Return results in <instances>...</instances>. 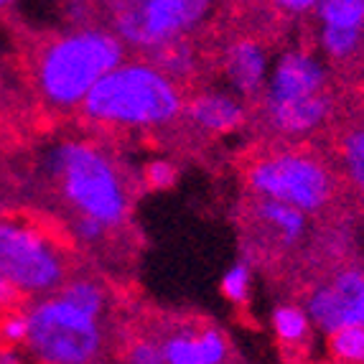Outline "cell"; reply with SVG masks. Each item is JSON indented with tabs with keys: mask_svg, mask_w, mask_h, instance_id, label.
I'll return each instance as SVG.
<instances>
[{
	"mask_svg": "<svg viewBox=\"0 0 364 364\" xmlns=\"http://www.w3.org/2000/svg\"><path fill=\"white\" fill-rule=\"evenodd\" d=\"M166 364H225L227 336L219 328H181L161 341Z\"/></svg>",
	"mask_w": 364,
	"mask_h": 364,
	"instance_id": "cell-12",
	"label": "cell"
},
{
	"mask_svg": "<svg viewBox=\"0 0 364 364\" xmlns=\"http://www.w3.org/2000/svg\"><path fill=\"white\" fill-rule=\"evenodd\" d=\"M270 54L255 38H237L222 54V69H225L227 85L237 97H257L262 95L270 77Z\"/></svg>",
	"mask_w": 364,
	"mask_h": 364,
	"instance_id": "cell-10",
	"label": "cell"
},
{
	"mask_svg": "<svg viewBox=\"0 0 364 364\" xmlns=\"http://www.w3.org/2000/svg\"><path fill=\"white\" fill-rule=\"evenodd\" d=\"M107 227H102L95 219H85V217H72V235L74 240L85 245H97L107 237Z\"/></svg>",
	"mask_w": 364,
	"mask_h": 364,
	"instance_id": "cell-26",
	"label": "cell"
},
{
	"mask_svg": "<svg viewBox=\"0 0 364 364\" xmlns=\"http://www.w3.org/2000/svg\"><path fill=\"white\" fill-rule=\"evenodd\" d=\"M188 122L204 133L230 135L247 122V107L237 95L227 90H204L183 102Z\"/></svg>",
	"mask_w": 364,
	"mask_h": 364,
	"instance_id": "cell-11",
	"label": "cell"
},
{
	"mask_svg": "<svg viewBox=\"0 0 364 364\" xmlns=\"http://www.w3.org/2000/svg\"><path fill=\"white\" fill-rule=\"evenodd\" d=\"M0 278L21 298L54 296L69 280V257L31 219L0 217Z\"/></svg>",
	"mask_w": 364,
	"mask_h": 364,
	"instance_id": "cell-5",
	"label": "cell"
},
{
	"mask_svg": "<svg viewBox=\"0 0 364 364\" xmlns=\"http://www.w3.org/2000/svg\"><path fill=\"white\" fill-rule=\"evenodd\" d=\"M334 97L318 95V97L301 100V102H280V105H262V115L267 125L280 135H309L316 128H321L331 115Z\"/></svg>",
	"mask_w": 364,
	"mask_h": 364,
	"instance_id": "cell-13",
	"label": "cell"
},
{
	"mask_svg": "<svg viewBox=\"0 0 364 364\" xmlns=\"http://www.w3.org/2000/svg\"><path fill=\"white\" fill-rule=\"evenodd\" d=\"M3 8H8V3H3V0H0V11H3Z\"/></svg>",
	"mask_w": 364,
	"mask_h": 364,
	"instance_id": "cell-30",
	"label": "cell"
},
{
	"mask_svg": "<svg viewBox=\"0 0 364 364\" xmlns=\"http://www.w3.org/2000/svg\"><path fill=\"white\" fill-rule=\"evenodd\" d=\"M318 26L364 33V0H321L314 11Z\"/></svg>",
	"mask_w": 364,
	"mask_h": 364,
	"instance_id": "cell-16",
	"label": "cell"
},
{
	"mask_svg": "<svg viewBox=\"0 0 364 364\" xmlns=\"http://www.w3.org/2000/svg\"><path fill=\"white\" fill-rule=\"evenodd\" d=\"M278 8L283 13H314L316 3L314 0H283V3H278Z\"/></svg>",
	"mask_w": 364,
	"mask_h": 364,
	"instance_id": "cell-28",
	"label": "cell"
},
{
	"mask_svg": "<svg viewBox=\"0 0 364 364\" xmlns=\"http://www.w3.org/2000/svg\"><path fill=\"white\" fill-rule=\"evenodd\" d=\"M56 296L64 298L74 309L85 311L92 318H97V321H102L109 306L105 286L97 278H90V275H69V280L56 291Z\"/></svg>",
	"mask_w": 364,
	"mask_h": 364,
	"instance_id": "cell-15",
	"label": "cell"
},
{
	"mask_svg": "<svg viewBox=\"0 0 364 364\" xmlns=\"http://www.w3.org/2000/svg\"><path fill=\"white\" fill-rule=\"evenodd\" d=\"M79 109L85 120L109 128H166L183 112V92L151 61H122Z\"/></svg>",
	"mask_w": 364,
	"mask_h": 364,
	"instance_id": "cell-3",
	"label": "cell"
},
{
	"mask_svg": "<svg viewBox=\"0 0 364 364\" xmlns=\"http://www.w3.org/2000/svg\"><path fill=\"white\" fill-rule=\"evenodd\" d=\"M214 11L207 0H133L109 6V31L125 49L156 54L199 28Z\"/></svg>",
	"mask_w": 364,
	"mask_h": 364,
	"instance_id": "cell-6",
	"label": "cell"
},
{
	"mask_svg": "<svg viewBox=\"0 0 364 364\" xmlns=\"http://www.w3.org/2000/svg\"><path fill=\"white\" fill-rule=\"evenodd\" d=\"M28 321L26 357L36 364H97L105 352L102 321L64 298L43 296L23 309Z\"/></svg>",
	"mask_w": 364,
	"mask_h": 364,
	"instance_id": "cell-4",
	"label": "cell"
},
{
	"mask_svg": "<svg viewBox=\"0 0 364 364\" xmlns=\"http://www.w3.org/2000/svg\"><path fill=\"white\" fill-rule=\"evenodd\" d=\"M318 46L323 56L331 61H349L362 51L364 33L359 31H341V28H326L318 26Z\"/></svg>",
	"mask_w": 364,
	"mask_h": 364,
	"instance_id": "cell-18",
	"label": "cell"
},
{
	"mask_svg": "<svg viewBox=\"0 0 364 364\" xmlns=\"http://www.w3.org/2000/svg\"><path fill=\"white\" fill-rule=\"evenodd\" d=\"M247 183L257 199L278 201L306 217L334 199L336 181L316 156L298 151L270 153L250 166Z\"/></svg>",
	"mask_w": 364,
	"mask_h": 364,
	"instance_id": "cell-7",
	"label": "cell"
},
{
	"mask_svg": "<svg viewBox=\"0 0 364 364\" xmlns=\"http://www.w3.org/2000/svg\"><path fill=\"white\" fill-rule=\"evenodd\" d=\"M125 61V46L107 26H79L43 43L33 61L38 97L54 109L82 107L97 82Z\"/></svg>",
	"mask_w": 364,
	"mask_h": 364,
	"instance_id": "cell-1",
	"label": "cell"
},
{
	"mask_svg": "<svg viewBox=\"0 0 364 364\" xmlns=\"http://www.w3.org/2000/svg\"><path fill=\"white\" fill-rule=\"evenodd\" d=\"M176 178H178L176 166L171 164V161H166V158H156V161H151L143 168V181L153 191H166V188H171L176 183Z\"/></svg>",
	"mask_w": 364,
	"mask_h": 364,
	"instance_id": "cell-24",
	"label": "cell"
},
{
	"mask_svg": "<svg viewBox=\"0 0 364 364\" xmlns=\"http://www.w3.org/2000/svg\"><path fill=\"white\" fill-rule=\"evenodd\" d=\"M28 336V321H26L23 309H11L0 314V346L8 349H21L26 346Z\"/></svg>",
	"mask_w": 364,
	"mask_h": 364,
	"instance_id": "cell-23",
	"label": "cell"
},
{
	"mask_svg": "<svg viewBox=\"0 0 364 364\" xmlns=\"http://www.w3.org/2000/svg\"><path fill=\"white\" fill-rule=\"evenodd\" d=\"M304 311L311 326L326 336L346 326H364V267H346L318 283Z\"/></svg>",
	"mask_w": 364,
	"mask_h": 364,
	"instance_id": "cell-8",
	"label": "cell"
},
{
	"mask_svg": "<svg viewBox=\"0 0 364 364\" xmlns=\"http://www.w3.org/2000/svg\"><path fill=\"white\" fill-rule=\"evenodd\" d=\"M328 95V67L306 49H288L273 61L262 90V105L301 102Z\"/></svg>",
	"mask_w": 364,
	"mask_h": 364,
	"instance_id": "cell-9",
	"label": "cell"
},
{
	"mask_svg": "<svg viewBox=\"0 0 364 364\" xmlns=\"http://www.w3.org/2000/svg\"><path fill=\"white\" fill-rule=\"evenodd\" d=\"M0 364H28V357L18 349H8L0 346Z\"/></svg>",
	"mask_w": 364,
	"mask_h": 364,
	"instance_id": "cell-29",
	"label": "cell"
},
{
	"mask_svg": "<svg viewBox=\"0 0 364 364\" xmlns=\"http://www.w3.org/2000/svg\"><path fill=\"white\" fill-rule=\"evenodd\" d=\"M151 64H156L161 72L168 74L173 82H178V79L188 77V74L194 72V51L186 43V38L183 41H173L168 46H164V49H158L153 54Z\"/></svg>",
	"mask_w": 364,
	"mask_h": 364,
	"instance_id": "cell-19",
	"label": "cell"
},
{
	"mask_svg": "<svg viewBox=\"0 0 364 364\" xmlns=\"http://www.w3.org/2000/svg\"><path fill=\"white\" fill-rule=\"evenodd\" d=\"M328 352L339 364H364V326H346L328 336Z\"/></svg>",
	"mask_w": 364,
	"mask_h": 364,
	"instance_id": "cell-21",
	"label": "cell"
},
{
	"mask_svg": "<svg viewBox=\"0 0 364 364\" xmlns=\"http://www.w3.org/2000/svg\"><path fill=\"white\" fill-rule=\"evenodd\" d=\"M43 168L61 201L72 209V217L95 219L107 230L128 222V183L100 146L87 140H59L43 153Z\"/></svg>",
	"mask_w": 364,
	"mask_h": 364,
	"instance_id": "cell-2",
	"label": "cell"
},
{
	"mask_svg": "<svg viewBox=\"0 0 364 364\" xmlns=\"http://www.w3.org/2000/svg\"><path fill=\"white\" fill-rule=\"evenodd\" d=\"M252 293V267L250 262L240 260L232 267H227L222 275V296L235 306H245Z\"/></svg>",
	"mask_w": 364,
	"mask_h": 364,
	"instance_id": "cell-22",
	"label": "cell"
},
{
	"mask_svg": "<svg viewBox=\"0 0 364 364\" xmlns=\"http://www.w3.org/2000/svg\"><path fill=\"white\" fill-rule=\"evenodd\" d=\"M125 364H166L161 341L135 339L125 352Z\"/></svg>",
	"mask_w": 364,
	"mask_h": 364,
	"instance_id": "cell-25",
	"label": "cell"
},
{
	"mask_svg": "<svg viewBox=\"0 0 364 364\" xmlns=\"http://www.w3.org/2000/svg\"><path fill=\"white\" fill-rule=\"evenodd\" d=\"M255 219L273 232L283 245L301 242L306 232H309V217L304 212H298V209L288 207V204H278V201L257 199Z\"/></svg>",
	"mask_w": 364,
	"mask_h": 364,
	"instance_id": "cell-14",
	"label": "cell"
},
{
	"mask_svg": "<svg viewBox=\"0 0 364 364\" xmlns=\"http://www.w3.org/2000/svg\"><path fill=\"white\" fill-rule=\"evenodd\" d=\"M270 326L283 344H304L311 336V328H314L306 311L293 304L275 306L273 314H270Z\"/></svg>",
	"mask_w": 364,
	"mask_h": 364,
	"instance_id": "cell-17",
	"label": "cell"
},
{
	"mask_svg": "<svg viewBox=\"0 0 364 364\" xmlns=\"http://www.w3.org/2000/svg\"><path fill=\"white\" fill-rule=\"evenodd\" d=\"M341 164L346 178L364 196V128H354L341 138Z\"/></svg>",
	"mask_w": 364,
	"mask_h": 364,
	"instance_id": "cell-20",
	"label": "cell"
},
{
	"mask_svg": "<svg viewBox=\"0 0 364 364\" xmlns=\"http://www.w3.org/2000/svg\"><path fill=\"white\" fill-rule=\"evenodd\" d=\"M21 301V296L16 291H13L11 286H8L6 280L0 278V314L3 311H11V309H16V304Z\"/></svg>",
	"mask_w": 364,
	"mask_h": 364,
	"instance_id": "cell-27",
	"label": "cell"
}]
</instances>
